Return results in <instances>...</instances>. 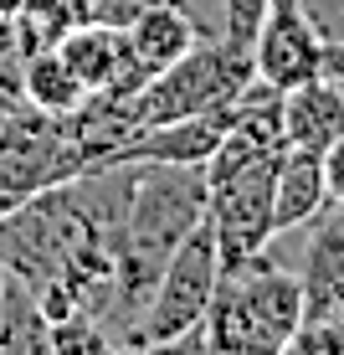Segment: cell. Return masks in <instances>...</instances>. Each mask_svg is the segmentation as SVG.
I'll return each instance as SVG.
<instances>
[{
    "label": "cell",
    "instance_id": "6da1fadb",
    "mask_svg": "<svg viewBox=\"0 0 344 355\" xmlns=\"http://www.w3.org/2000/svg\"><path fill=\"white\" fill-rule=\"evenodd\" d=\"M303 278L262 248L247 263L221 268L216 299L201 320V345L221 355H278L303 324Z\"/></svg>",
    "mask_w": 344,
    "mask_h": 355
},
{
    "label": "cell",
    "instance_id": "7a4b0ae2",
    "mask_svg": "<svg viewBox=\"0 0 344 355\" xmlns=\"http://www.w3.org/2000/svg\"><path fill=\"white\" fill-rule=\"evenodd\" d=\"M257 83V67H252V46H231L221 36H201L180 62H170L165 72H154L139 93H129L118 108L124 129H154V124H170V119H190V114H206V108H221V103H237ZM118 150V144H114Z\"/></svg>",
    "mask_w": 344,
    "mask_h": 355
},
{
    "label": "cell",
    "instance_id": "3957f363",
    "mask_svg": "<svg viewBox=\"0 0 344 355\" xmlns=\"http://www.w3.org/2000/svg\"><path fill=\"white\" fill-rule=\"evenodd\" d=\"M216 284H221V252H216V237L206 227V216L195 222L185 237L175 242V252L165 258L154 288H150V304L144 314L134 320V329L124 335V345H150V350H175L185 335H195L216 299Z\"/></svg>",
    "mask_w": 344,
    "mask_h": 355
},
{
    "label": "cell",
    "instance_id": "277c9868",
    "mask_svg": "<svg viewBox=\"0 0 344 355\" xmlns=\"http://www.w3.org/2000/svg\"><path fill=\"white\" fill-rule=\"evenodd\" d=\"M273 170L278 160L237 170V175L206 186V227L216 237L221 268H237L257 258L262 248H273L278 227H273Z\"/></svg>",
    "mask_w": 344,
    "mask_h": 355
},
{
    "label": "cell",
    "instance_id": "5b68a950",
    "mask_svg": "<svg viewBox=\"0 0 344 355\" xmlns=\"http://www.w3.org/2000/svg\"><path fill=\"white\" fill-rule=\"evenodd\" d=\"M252 67L257 83H267L273 93L324 78V31H318L309 0H273L267 6L262 26L252 36Z\"/></svg>",
    "mask_w": 344,
    "mask_h": 355
},
{
    "label": "cell",
    "instance_id": "8992f818",
    "mask_svg": "<svg viewBox=\"0 0 344 355\" xmlns=\"http://www.w3.org/2000/svg\"><path fill=\"white\" fill-rule=\"evenodd\" d=\"M57 52L67 57V67L78 72V83L88 88V98H108V103H124L129 93L144 88L139 67L129 57V42H124V26H103V21H78Z\"/></svg>",
    "mask_w": 344,
    "mask_h": 355
},
{
    "label": "cell",
    "instance_id": "52a82bcc",
    "mask_svg": "<svg viewBox=\"0 0 344 355\" xmlns=\"http://www.w3.org/2000/svg\"><path fill=\"white\" fill-rule=\"evenodd\" d=\"M201 36L206 31L195 26V16H190L185 6H150L144 16H134L129 26H124L129 57H134V67H139L144 83H150L154 72H165L170 62H180Z\"/></svg>",
    "mask_w": 344,
    "mask_h": 355
},
{
    "label": "cell",
    "instance_id": "ba28073f",
    "mask_svg": "<svg viewBox=\"0 0 344 355\" xmlns=\"http://www.w3.org/2000/svg\"><path fill=\"white\" fill-rule=\"evenodd\" d=\"M324 206H329V191H324V160H318V150L288 144L278 155V170H273V227L298 232Z\"/></svg>",
    "mask_w": 344,
    "mask_h": 355
},
{
    "label": "cell",
    "instance_id": "9c48e42d",
    "mask_svg": "<svg viewBox=\"0 0 344 355\" xmlns=\"http://www.w3.org/2000/svg\"><path fill=\"white\" fill-rule=\"evenodd\" d=\"M282 134L298 150H324L344 134V83L314 78L282 93Z\"/></svg>",
    "mask_w": 344,
    "mask_h": 355
},
{
    "label": "cell",
    "instance_id": "30bf717a",
    "mask_svg": "<svg viewBox=\"0 0 344 355\" xmlns=\"http://www.w3.org/2000/svg\"><path fill=\"white\" fill-rule=\"evenodd\" d=\"M16 83H21V103L42 108V114H57V119L82 108V98H88V88L78 83V72L67 67V57L57 46L16 57Z\"/></svg>",
    "mask_w": 344,
    "mask_h": 355
},
{
    "label": "cell",
    "instance_id": "8fae6325",
    "mask_svg": "<svg viewBox=\"0 0 344 355\" xmlns=\"http://www.w3.org/2000/svg\"><path fill=\"white\" fill-rule=\"evenodd\" d=\"M82 21V0H21V10L10 16V46L16 57L46 52Z\"/></svg>",
    "mask_w": 344,
    "mask_h": 355
},
{
    "label": "cell",
    "instance_id": "7c38bea8",
    "mask_svg": "<svg viewBox=\"0 0 344 355\" xmlns=\"http://www.w3.org/2000/svg\"><path fill=\"white\" fill-rule=\"evenodd\" d=\"M288 350L298 355H344V299L329 304H309L303 309V324L293 329Z\"/></svg>",
    "mask_w": 344,
    "mask_h": 355
},
{
    "label": "cell",
    "instance_id": "4fadbf2b",
    "mask_svg": "<svg viewBox=\"0 0 344 355\" xmlns=\"http://www.w3.org/2000/svg\"><path fill=\"white\" fill-rule=\"evenodd\" d=\"M267 6L273 0H221V42H231V46H252V36L257 26H262V16H267Z\"/></svg>",
    "mask_w": 344,
    "mask_h": 355
},
{
    "label": "cell",
    "instance_id": "5bb4252c",
    "mask_svg": "<svg viewBox=\"0 0 344 355\" xmlns=\"http://www.w3.org/2000/svg\"><path fill=\"white\" fill-rule=\"evenodd\" d=\"M150 6H185V0H82V21H103V26H129Z\"/></svg>",
    "mask_w": 344,
    "mask_h": 355
},
{
    "label": "cell",
    "instance_id": "9a60e30c",
    "mask_svg": "<svg viewBox=\"0 0 344 355\" xmlns=\"http://www.w3.org/2000/svg\"><path fill=\"white\" fill-rule=\"evenodd\" d=\"M318 160H324V191H329V201H344V134L334 144L318 150Z\"/></svg>",
    "mask_w": 344,
    "mask_h": 355
},
{
    "label": "cell",
    "instance_id": "2e32d148",
    "mask_svg": "<svg viewBox=\"0 0 344 355\" xmlns=\"http://www.w3.org/2000/svg\"><path fill=\"white\" fill-rule=\"evenodd\" d=\"M16 10H21V0H0V16H6V21L16 16Z\"/></svg>",
    "mask_w": 344,
    "mask_h": 355
},
{
    "label": "cell",
    "instance_id": "e0dca14e",
    "mask_svg": "<svg viewBox=\"0 0 344 355\" xmlns=\"http://www.w3.org/2000/svg\"><path fill=\"white\" fill-rule=\"evenodd\" d=\"M339 26H344V21H339Z\"/></svg>",
    "mask_w": 344,
    "mask_h": 355
}]
</instances>
